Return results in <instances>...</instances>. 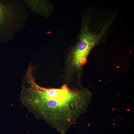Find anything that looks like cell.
<instances>
[{
	"label": "cell",
	"instance_id": "cell-2",
	"mask_svg": "<svg viewBox=\"0 0 134 134\" xmlns=\"http://www.w3.org/2000/svg\"><path fill=\"white\" fill-rule=\"evenodd\" d=\"M105 27L98 34L86 32L81 35L72 54V61L75 67L79 68L85 64L91 50L103 35Z\"/></svg>",
	"mask_w": 134,
	"mask_h": 134
},
{
	"label": "cell",
	"instance_id": "cell-3",
	"mask_svg": "<svg viewBox=\"0 0 134 134\" xmlns=\"http://www.w3.org/2000/svg\"><path fill=\"white\" fill-rule=\"evenodd\" d=\"M27 8L32 12L46 16L50 11L49 3L45 0H23Z\"/></svg>",
	"mask_w": 134,
	"mask_h": 134
},
{
	"label": "cell",
	"instance_id": "cell-1",
	"mask_svg": "<svg viewBox=\"0 0 134 134\" xmlns=\"http://www.w3.org/2000/svg\"><path fill=\"white\" fill-rule=\"evenodd\" d=\"M27 8L23 0H0V43L11 41L25 27Z\"/></svg>",
	"mask_w": 134,
	"mask_h": 134
}]
</instances>
